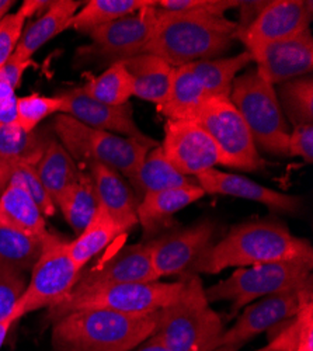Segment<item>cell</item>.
<instances>
[{"label":"cell","instance_id":"1","mask_svg":"<svg viewBox=\"0 0 313 351\" xmlns=\"http://www.w3.org/2000/svg\"><path fill=\"white\" fill-rule=\"evenodd\" d=\"M305 261L313 265L312 245L274 219L250 221L234 226L218 243H212L184 277L218 274L229 267H251L267 263Z\"/></svg>","mask_w":313,"mask_h":351},{"label":"cell","instance_id":"2","mask_svg":"<svg viewBox=\"0 0 313 351\" xmlns=\"http://www.w3.org/2000/svg\"><path fill=\"white\" fill-rule=\"evenodd\" d=\"M155 27L144 53H153L173 68L215 60L238 40V23L226 17L194 16L153 8Z\"/></svg>","mask_w":313,"mask_h":351},{"label":"cell","instance_id":"3","mask_svg":"<svg viewBox=\"0 0 313 351\" xmlns=\"http://www.w3.org/2000/svg\"><path fill=\"white\" fill-rule=\"evenodd\" d=\"M156 312L72 311L53 322L52 346L56 351H132L153 335Z\"/></svg>","mask_w":313,"mask_h":351},{"label":"cell","instance_id":"4","mask_svg":"<svg viewBox=\"0 0 313 351\" xmlns=\"http://www.w3.org/2000/svg\"><path fill=\"white\" fill-rule=\"evenodd\" d=\"M187 280L184 294L156 312L153 335L168 351H214L223 332L221 316L210 306L198 276Z\"/></svg>","mask_w":313,"mask_h":351},{"label":"cell","instance_id":"5","mask_svg":"<svg viewBox=\"0 0 313 351\" xmlns=\"http://www.w3.org/2000/svg\"><path fill=\"white\" fill-rule=\"evenodd\" d=\"M52 131L76 162L107 166L127 179L152 149L135 139L90 128L66 114L53 117Z\"/></svg>","mask_w":313,"mask_h":351},{"label":"cell","instance_id":"6","mask_svg":"<svg viewBox=\"0 0 313 351\" xmlns=\"http://www.w3.org/2000/svg\"><path fill=\"white\" fill-rule=\"evenodd\" d=\"M187 280L177 282H127L92 288H73L71 295L49 309V319L55 322L61 316L79 309H108L121 313H153L180 300Z\"/></svg>","mask_w":313,"mask_h":351},{"label":"cell","instance_id":"7","mask_svg":"<svg viewBox=\"0 0 313 351\" xmlns=\"http://www.w3.org/2000/svg\"><path fill=\"white\" fill-rule=\"evenodd\" d=\"M229 99L240 112L258 149L274 156H288V121L281 110L275 87L266 82L258 69H250L235 79Z\"/></svg>","mask_w":313,"mask_h":351},{"label":"cell","instance_id":"8","mask_svg":"<svg viewBox=\"0 0 313 351\" xmlns=\"http://www.w3.org/2000/svg\"><path fill=\"white\" fill-rule=\"evenodd\" d=\"M313 265L305 261L267 263L243 267L205 289L207 301H229L236 313L249 304L312 285Z\"/></svg>","mask_w":313,"mask_h":351},{"label":"cell","instance_id":"9","mask_svg":"<svg viewBox=\"0 0 313 351\" xmlns=\"http://www.w3.org/2000/svg\"><path fill=\"white\" fill-rule=\"evenodd\" d=\"M69 241L48 232L44 239L41 254L32 270V278L12 312L16 322L20 317L53 308L64 302L76 287L82 271H79L68 253Z\"/></svg>","mask_w":313,"mask_h":351},{"label":"cell","instance_id":"10","mask_svg":"<svg viewBox=\"0 0 313 351\" xmlns=\"http://www.w3.org/2000/svg\"><path fill=\"white\" fill-rule=\"evenodd\" d=\"M156 5L90 32V44L76 49L75 68L110 66L144 53L155 27Z\"/></svg>","mask_w":313,"mask_h":351},{"label":"cell","instance_id":"11","mask_svg":"<svg viewBox=\"0 0 313 351\" xmlns=\"http://www.w3.org/2000/svg\"><path fill=\"white\" fill-rule=\"evenodd\" d=\"M192 121L201 125L214 139L226 167L246 171L264 167L258 146L229 97H208Z\"/></svg>","mask_w":313,"mask_h":351},{"label":"cell","instance_id":"12","mask_svg":"<svg viewBox=\"0 0 313 351\" xmlns=\"http://www.w3.org/2000/svg\"><path fill=\"white\" fill-rule=\"evenodd\" d=\"M310 297H313L312 285L249 304L235 324L222 332L215 350L238 351L255 336L271 330L281 322L294 316Z\"/></svg>","mask_w":313,"mask_h":351},{"label":"cell","instance_id":"13","mask_svg":"<svg viewBox=\"0 0 313 351\" xmlns=\"http://www.w3.org/2000/svg\"><path fill=\"white\" fill-rule=\"evenodd\" d=\"M313 19V3L305 0H273L263 3L249 23L238 25V36L247 52L294 37L309 30Z\"/></svg>","mask_w":313,"mask_h":351},{"label":"cell","instance_id":"14","mask_svg":"<svg viewBox=\"0 0 313 351\" xmlns=\"http://www.w3.org/2000/svg\"><path fill=\"white\" fill-rule=\"evenodd\" d=\"M160 148L180 173L197 178L225 159L208 132L192 120H166L164 138Z\"/></svg>","mask_w":313,"mask_h":351},{"label":"cell","instance_id":"15","mask_svg":"<svg viewBox=\"0 0 313 351\" xmlns=\"http://www.w3.org/2000/svg\"><path fill=\"white\" fill-rule=\"evenodd\" d=\"M60 96L64 100L61 114H66L84 125L135 139L149 148L159 145L158 141L140 131L134 120L129 103L124 106H108L84 93L82 87H75Z\"/></svg>","mask_w":313,"mask_h":351},{"label":"cell","instance_id":"16","mask_svg":"<svg viewBox=\"0 0 313 351\" xmlns=\"http://www.w3.org/2000/svg\"><path fill=\"white\" fill-rule=\"evenodd\" d=\"M216 225L204 219L188 228L151 241L152 266L158 276H186L191 266L212 243Z\"/></svg>","mask_w":313,"mask_h":351},{"label":"cell","instance_id":"17","mask_svg":"<svg viewBox=\"0 0 313 351\" xmlns=\"http://www.w3.org/2000/svg\"><path fill=\"white\" fill-rule=\"evenodd\" d=\"M259 75L273 86L310 75L313 69V38L310 30L263 45L253 52Z\"/></svg>","mask_w":313,"mask_h":351},{"label":"cell","instance_id":"18","mask_svg":"<svg viewBox=\"0 0 313 351\" xmlns=\"http://www.w3.org/2000/svg\"><path fill=\"white\" fill-rule=\"evenodd\" d=\"M205 195H227L254 201L266 206L267 208L281 214H295L301 210L302 201L299 197L290 195L255 183L242 174L226 173L218 169H210L194 178Z\"/></svg>","mask_w":313,"mask_h":351},{"label":"cell","instance_id":"19","mask_svg":"<svg viewBox=\"0 0 313 351\" xmlns=\"http://www.w3.org/2000/svg\"><path fill=\"white\" fill-rule=\"evenodd\" d=\"M151 249V242L121 247L88 274L80 276L75 288L159 281L152 266Z\"/></svg>","mask_w":313,"mask_h":351},{"label":"cell","instance_id":"20","mask_svg":"<svg viewBox=\"0 0 313 351\" xmlns=\"http://www.w3.org/2000/svg\"><path fill=\"white\" fill-rule=\"evenodd\" d=\"M53 136L45 130L25 132L17 124L0 125V194L21 165H37Z\"/></svg>","mask_w":313,"mask_h":351},{"label":"cell","instance_id":"21","mask_svg":"<svg viewBox=\"0 0 313 351\" xmlns=\"http://www.w3.org/2000/svg\"><path fill=\"white\" fill-rule=\"evenodd\" d=\"M89 167L99 206L127 233L138 223V201L131 186L120 173L107 166L92 165Z\"/></svg>","mask_w":313,"mask_h":351},{"label":"cell","instance_id":"22","mask_svg":"<svg viewBox=\"0 0 313 351\" xmlns=\"http://www.w3.org/2000/svg\"><path fill=\"white\" fill-rule=\"evenodd\" d=\"M77 0H55L27 28H24L13 56L21 61H33V56L47 43L69 28V23L82 8Z\"/></svg>","mask_w":313,"mask_h":351},{"label":"cell","instance_id":"23","mask_svg":"<svg viewBox=\"0 0 313 351\" xmlns=\"http://www.w3.org/2000/svg\"><path fill=\"white\" fill-rule=\"evenodd\" d=\"M123 64L134 79V96L162 106L172 87L176 68L153 53H139Z\"/></svg>","mask_w":313,"mask_h":351},{"label":"cell","instance_id":"24","mask_svg":"<svg viewBox=\"0 0 313 351\" xmlns=\"http://www.w3.org/2000/svg\"><path fill=\"white\" fill-rule=\"evenodd\" d=\"M204 195V190L197 183L149 193L138 202V223L149 232Z\"/></svg>","mask_w":313,"mask_h":351},{"label":"cell","instance_id":"25","mask_svg":"<svg viewBox=\"0 0 313 351\" xmlns=\"http://www.w3.org/2000/svg\"><path fill=\"white\" fill-rule=\"evenodd\" d=\"M0 225L37 237H45L49 232L36 201L16 183H9L0 194Z\"/></svg>","mask_w":313,"mask_h":351},{"label":"cell","instance_id":"26","mask_svg":"<svg viewBox=\"0 0 313 351\" xmlns=\"http://www.w3.org/2000/svg\"><path fill=\"white\" fill-rule=\"evenodd\" d=\"M253 64V56L243 51L235 56L215 58L187 65L207 97H231L235 79Z\"/></svg>","mask_w":313,"mask_h":351},{"label":"cell","instance_id":"27","mask_svg":"<svg viewBox=\"0 0 313 351\" xmlns=\"http://www.w3.org/2000/svg\"><path fill=\"white\" fill-rule=\"evenodd\" d=\"M128 182L142 197L162 190L195 184V179L180 173L164 156L160 143L152 148Z\"/></svg>","mask_w":313,"mask_h":351},{"label":"cell","instance_id":"28","mask_svg":"<svg viewBox=\"0 0 313 351\" xmlns=\"http://www.w3.org/2000/svg\"><path fill=\"white\" fill-rule=\"evenodd\" d=\"M34 167L42 187L53 202L68 187L77 182L82 171L77 162L56 138L49 141L45 152Z\"/></svg>","mask_w":313,"mask_h":351},{"label":"cell","instance_id":"29","mask_svg":"<svg viewBox=\"0 0 313 351\" xmlns=\"http://www.w3.org/2000/svg\"><path fill=\"white\" fill-rule=\"evenodd\" d=\"M121 235H124L123 229L99 206L89 225L79 233L75 241L69 242L68 253L75 267L82 271L96 254Z\"/></svg>","mask_w":313,"mask_h":351},{"label":"cell","instance_id":"30","mask_svg":"<svg viewBox=\"0 0 313 351\" xmlns=\"http://www.w3.org/2000/svg\"><path fill=\"white\" fill-rule=\"evenodd\" d=\"M156 2L158 0H89L72 17L69 28L89 34L99 27L138 13Z\"/></svg>","mask_w":313,"mask_h":351},{"label":"cell","instance_id":"31","mask_svg":"<svg viewBox=\"0 0 313 351\" xmlns=\"http://www.w3.org/2000/svg\"><path fill=\"white\" fill-rule=\"evenodd\" d=\"M207 99L203 87L186 65L176 68L168 96L158 110L166 117V120H194Z\"/></svg>","mask_w":313,"mask_h":351},{"label":"cell","instance_id":"32","mask_svg":"<svg viewBox=\"0 0 313 351\" xmlns=\"http://www.w3.org/2000/svg\"><path fill=\"white\" fill-rule=\"evenodd\" d=\"M55 207L60 208L68 225L80 233L89 225L99 208L92 174L82 170L77 182L56 198Z\"/></svg>","mask_w":313,"mask_h":351},{"label":"cell","instance_id":"33","mask_svg":"<svg viewBox=\"0 0 313 351\" xmlns=\"http://www.w3.org/2000/svg\"><path fill=\"white\" fill-rule=\"evenodd\" d=\"M267 333L271 351H313V297Z\"/></svg>","mask_w":313,"mask_h":351},{"label":"cell","instance_id":"34","mask_svg":"<svg viewBox=\"0 0 313 351\" xmlns=\"http://www.w3.org/2000/svg\"><path fill=\"white\" fill-rule=\"evenodd\" d=\"M45 237L30 235L0 225V266L24 274L32 271L41 254Z\"/></svg>","mask_w":313,"mask_h":351},{"label":"cell","instance_id":"35","mask_svg":"<svg viewBox=\"0 0 313 351\" xmlns=\"http://www.w3.org/2000/svg\"><path fill=\"white\" fill-rule=\"evenodd\" d=\"M80 87L90 97L108 106H124L135 95L134 79L123 62L107 66L103 73L89 77Z\"/></svg>","mask_w":313,"mask_h":351},{"label":"cell","instance_id":"36","mask_svg":"<svg viewBox=\"0 0 313 351\" xmlns=\"http://www.w3.org/2000/svg\"><path fill=\"white\" fill-rule=\"evenodd\" d=\"M281 110L287 121L295 125L313 124V80L312 76L298 77L275 89Z\"/></svg>","mask_w":313,"mask_h":351},{"label":"cell","instance_id":"37","mask_svg":"<svg viewBox=\"0 0 313 351\" xmlns=\"http://www.w3.org/2000/svg\"><path fill=\"white\" fill-rule=\"evenodd\" d=\"M49 3L51 2H44V0H25L17 12L9 13L0 21V71L17 49L27 19L34 14L37 16L41 10H45Z\"/></svg>","mask_w":313,"mask_h":351},{"label":"cell","instance_id":"38","mask_svg":"<svg viewBox=\"0 0 313 351\" xmlns=\"http://www.w3.org/2000/svg\"><path fill=\"white\" fill-rule=\"evenodd\" d=\"M64 100L60 95L42 96L40 93H32L17 100V119L16 124L25 132L38 130L40 124L48 117L61 114Z\"/></svg>","mask_w":313,"mask_h":351},{"label":"cell","instance_id":"39","mask_svg":"<svg viewBox=\"0 0 313 351\" xmlns=\"http://www.w3.org/2000/svg\"><path fill=\"white\" fill-rule=\"evenodd\" d=\"M240 5L239 0H158V8L166 12L211 17H225L226 12Z\"/></svg>","mask_w":313,"mask_h":351},{"label":"cell","instance_id":"40","mask_svg":"<svg viewBox=\"0 0 313 351\" xmlns=\"http://www.w3.org/2000/svg\"><path fill=\"white\" fill-rule=\"evenodd\" d=\"M9 183H16V184H20L21 187H24L28 191V194L32 195V198L36 201V204L45 218L55 215V211H56L55 202L52 201V198L48 195V193L42 187L38 176L36 173L34 165L18 166L13 171L12 179Z\"/></svg>","mask_w":313,"mask_h":351},{"label":"cell","instance_id":"41","mask_svg":"<svg viewBox=\"0 0 313 351\" xmlns=\"http://www.w3.org/2000/svg\"><path fill=\"white\" fill-rule=\"evenodd\" d=\"M25 287L27 280L24 273L0 266V320L12 316Z\"/></svg>","mask_w":313,"mask_h":351},{"label":"cell","instance_id":"42","mask_svg":"<svg viewBox=\"0 0 313 351\" xmlns=\"http://www.w3.org/2000/svg\"><path fill=\"white\" fill-rule=\"evenodd\" d=\"M288 156L299 158L309 165L313 162V124H301L291 130Z\"/></svg>","mask_w":313,"mask_h":351},{"label":"cell","instance_id":"43","mask_svg":"<svg viewBox=\"0 0 313 351\" xmlns=\"http://www.w3.org/2000/svg\"><path fill=\"white\" fill-rule=\"evenodd\" d=\"M17 100L14 87L0 76V125L16 124Z\"/></svg>","mask_w":313,"mask_h":351},{"label":"cell","instance_id":"44","mask_svg":"<svg viewBox=\"0 0 313 351\" xmlns=\"http://www.w3.org/2000/svg\"><path fill=\"white\" fill-rule=\"evenodd\" d=\"M30 66H33V61H21L12 55L10 60L6 62L2 71H0V76L6 79L14 89H17L24 72Z\"/></svg>","mask_w":313,"mask_h":351},{"label":"cell","instance_id":"45","mask_svg":"<svg viewBox=\"0 0 313 351\" xmlns=\"http://www.w3.org/2000/svg\"><path fill=\"white\" fill-rule=\"evenodd\" d=\"M135 351H168V350H167L166 346L159 340V337H156L155 335H152L148 340H145L140 346H138Z\"/></svg>","mask_w":313,"mask_h":351},{"label":"cell","instance_id":"46","mask_svg":"<svg viewBox=\"0 0 313 351\" xmlns=\"http://www.w3.org/2000/svg\"><path fill=\"white\" fill-rule=\"evenodd\" d=\"M13 324H14V320L12 317H8L5 320H0V350H2V347L5 344L8 333H9V330H10Z\"/></svg>","mask_w":313,"mask_h":351},{"label":"cell","instance_id":"47","mask_svg":"<svg viewBox=\"0 0 313 351\" xmlns=\"http://www.w3.org/2000/svg\"><path fill=\"white\" fill-rule=\"evenodd\" d=\"M13 0H0V21L9 14V10L13 8Z\"/></svg>","mask_w":313,"mask_h":351},{"label":"cell","instance_id":"48","mask_svg":"<svg viewBox=\"0 0 313 351\" xmlns=\"http://www.w3.org/2000/svg\"><path fill=\"white\" fill-rule=\"evenodd\" d=\"M215 351H221V350H215ZM254 351H271L270 348H268V346L266 344L264 347H262V348H259V350H254Z\"/></svg>","mask_w":313,"mask_h":351}]
</instances>
